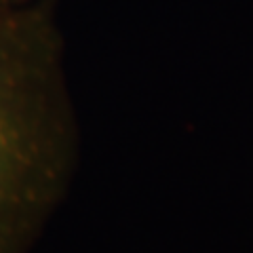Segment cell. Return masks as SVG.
Masks as SVG:
<instances>
[{
	"label": "cell",
	"mask_w": 253,
	"mask_h": 253,
	"mask_svg": "<svg viewBox=\"0 0 253 253\" xmlns=\"http://www.w3.org/2000/svg\"><path fill=\"white\" fill-rule=\"evenodd\" d=\"M28 2H34V0H0L2 6H17V4H28Z\"/></svg>",
	"instance_id": "cell-2"
},
{
	"label": "cell",
	"mask_w": 253,
	"mask_h": 253,
	"mask_svg": "<svg viewBox=\"0 0 253 253\" xmlns=\"http://www.w3.org/2000/svg\"><path fill=\"white\" fill-rule=\"evenodd\" d=\"M72 112L49 0L0 4V253H23L61 194Z\"/></svg>",
	"instance_id": "cell-1"
}]
</instances>
